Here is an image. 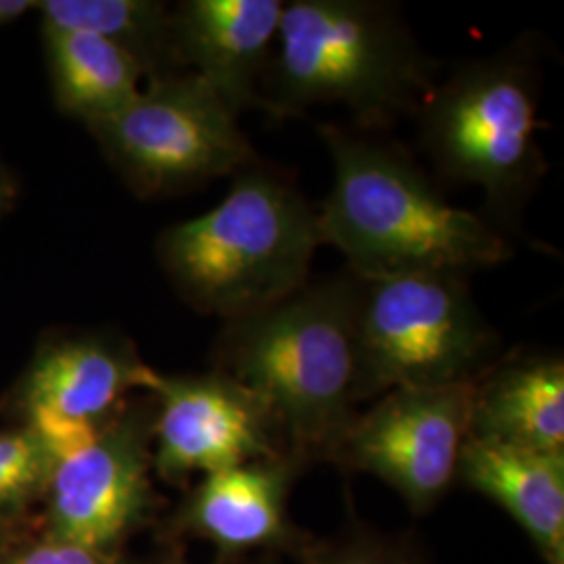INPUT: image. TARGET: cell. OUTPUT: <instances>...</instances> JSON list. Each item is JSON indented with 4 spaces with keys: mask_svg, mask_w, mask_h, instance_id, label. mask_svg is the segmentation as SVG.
<instances>
[{
    "mask_svg": "<svg viewBox=\"0 0 564 564\" xmlns=\"http://www.w3.org/2000/svg\"><path fill=\"white\" fill-rule=\"evenodd\" d=\"M470 437L564 452V364L521 356L489 366L475 383Z\"/></svg>",
    "mask_w": 564,
    "mask_h": 564,
    "instance_id": "15",
    "label": "cell"
},
{
    "mask_svg": "<svg viewBox=\"0 0 564 564\" xmlns=\"http://www.w3.org/2000/svg\"><path fill=\"white\" fill-rule=\"evenodd\" d=\"M302 466L265 458L205 475L178 510L176 529L216 545L224 558L256 550H300L307 538L286 519L291 481Z\"/></svg>",
    "mask_w": 564,
    "mask_h": 564,
    "instance_id": "13",
    "label": "cell"
},
{
    "mask_svg": "<svg viewBox=\"0 0 564 564\" xmlns=\"http://www.w3.org/2000/svg\"><path fill=\"white\" fill-rule=\"evenodd\" d=\"M362 279L351 270L305 284L260 314L224 323L216 370L262 405L282 454L333 460L358 416L356 321Z\"/></svg>",
    "mask_w": 564,
    "mask_h": 564,
    "instance_id": "1",
    "label": "cell"
},
{
    "mask_svg": "<svg viewBox=\"0 0 564 564\" xmlns=\"http://www.w3.org/2000/svg\"><path fill=\"white\" fill-rule=\"evenodd\" d=\"M402 11L384 0H291L260 86L276 118L339 102L364 128L416 113L440 80Z\"/></svg>",
    "mask_w": 564,
    "mask_h": 564,
    "instance_id": "3",
    "label": "cell"
},
{
    "mask_svg": "<svg viewBox=\"0 0 564 564\" xmlns=\"http://www.w3.org/2000/svg\"><path fill=\"white\" fill-rule=\"evenodd\" d=\"M53 464V449L30 426L0 431V523L18 531L42 502Z\"/></svg>",
    "mask_w": 564,
    "mask_h": 564,
    "instance_id": "18",
    "label": "cell"
},
{
    "mask_svg": "<svg viewBox=\"0 0 564 564\" xmlns=\"http://www.w3.org/2000/svg\"><path fill=\"white\" fill-rule=\"evenodd\" d=\"M542 72L533 44L514 41L494 55L464 61L419 107V139L435 172L484 191L481 216L500 232L519 228L540 188Z\"/></svg>",
    "mask_w": 564,
    "mask_h": 564,
    "instance_id": "5",
    "label": "cell"
},
{
    "mask_svg": "<svg viewBox=\"0 0 564 564\" xmlns=\"http://www.w3.org/2000/svg\"><path fill=\"white\" fill-rule=\"evenodd\" d=\"M0 564H128L121 554H107L48 535L15 540L0 552Z\"/></svg>",
    "mask_w": 564,
    "mask_h": 564,
    "instance_id": "20",
    "label": "cell"
},
{
    "mask_svg": "<svg viewBox=\"0 0 564 564\" xmlns=\"http://www.w3.org/2000/svg\"><path fill=\"white\" fill-rule=\"evenodd\" d=\"M282 9V0H186L172 11L181 65L202 76L237 116L260 109Z\"/></svg>",
    "mask_w": 564,
    "mask_h": 564,
    "instance_id": "12",
    "label": "cell"
},
{
    "mask_svg": "<svg viewBox=\"0 0 564 564\" xmlns=\"http://www.w3.org/2000/svg\"><path fill=\"white\" fill-rule=\"evenodd\" d=\"M158 379L160 372L128 343L102 335L69 337L39 349L13 391V408L57 460L118 416L130 393H151Z\"/></svg>",
    "mask_w": 564,
    "mask_h": 564,
    "instance_id": "10",
    "label": "cell"
},
{
    "mask_svg": "<svg viewBox=\"0 0 564 564\" xmlns=\"http://www.w3.org/2000/svg\"><path fill=\"white\" fill-rule=\"evenodd\" d=\"M167 564H181V563H167Z\"/></svg>",
    "mask_w": 564,
    "mask_h": 564,
    "instance_id": "24",
    "label": "cell"
},
{
    "mask_svg": "<svg viewBox=\"0 0 564 564\" xmlns=\"http://www.w3.org/2000/svg\"><path fill=\"white\" fill-rule=\"evenodd\" d=\"M475 383L387 391L356 416L333 463L383 479L416 512H426L458 479Z\"/></svg>",
    "mask_w": 564,
    "mask_h": 564,
    "instance_id": "9",
    "label": "cell"
},
{
    "mask_svg": "<svg viewBox=\"0 0 564 564\" xmlns=\"http://www.w3.org/2000/svg\"><path fill=\"white\" fill-rule=\"evenodd\" d=\"M88 130L142 197L235 176L262 162L239 116L191 69L151 78L123 109Z\"/></svg>",
    "mask_w": 564,
    "mask_h": 564,
    "instance_id": "7",
    "label": "cell"
},
{
    "mask_svg": "<svg viewBox=\"0 0 564 564\" xmlns=\"http://www.w3.org/2000/svg\"><path fill=\"white\" fill-rule=\"evenodd\" d=\"M42 30L55 101L63 113L93 126L141 93L147 69L116 42L78 30Z\"/></svg>",
    "mask_w": 564,
    "mask_h": 564,
    "instance_id": "16",
    "label": "cell"
},
{
    "mask_svg": "<svg viewBox=\"0 0 564 564\" xmlns=\"http://www.w3.org/2000/svg\"><path fill=\"white\" fill-rule=\"evenodd\" d=\"M498 345L468 276L419 272L362 282L356 321L362 402L393 389L473 383L494 366Z\"/></svg>",
    "mask_w": 564,
    "mask_h": 564,
    "instance_id": "6",
    "label": "cell"
},
{
    "mask_svg": "<svg viewBox=\"0 0 564 564\" xmlns=\"http://www.w3.org/2000/svg\"><path fill=\"white\" fill-rule=\"evenodd\" d=\"M321 245L318 209L289 176L258 162L232 176L214 209L170 226L158 256L186 302L232 323L303 289Z\"/></svg>",
    "mask_w": 564,
    "mask_h": 564,
    "instance_id": "4",
    "label": "cell"
},
{
    "mask_svg": "<svg viewBox=\"0 0 564 564\" xmlns=\"http://www.w3.org/2000/svg\"><path fill=\"white\" fill-rule=\"evenodd\" d=\"M458 479L510 512L545 563L564 564V452L468 437Z\"/></svg>",
    "mask_w": 564,
    "mask_h": 564,
    "instance_id": "14",
    "label": "cell"
},
{
    "mask_svg": "<svg viewBox=\"0 0 564 564\" xmlns=\"http://www.w3.org/2000/svg\"><path fill=\"white\" fill-rule=\"evenodd\" d=\"M15 197H18V182L9 172V167L0 162V218L13 207Z\"/></svg>",
    "mask_w": 564,
    "mask_h": 564,
    "instance_id": "21",
    "label": "cell"
},
{
    "mask_svg": "<svg viewBox=\"0 0 564 564\" xmlns=\"http://www.w3.org/2000/svg\"><path fill=\"white\" fill-rule=\"evenodd\" d=\"M297 554L302 564H421L403 545L368 531H349L326 542L305 540Z\"/></svg>",
    "mask_w": 564,
    "mask_h": 564,
    "instance_id": "19",
    "label": "cell"
},
{
    "mask_svg": "<svg viewBox=\"0 0 564 564\" xmlns=\"http://www.w3.org/2000/svg\"><path fill=\"white\" fill-rule=\"evenodd\" d=\"M32 7L36 9V2L32 0H0V28L11 21L20 20L21 15H25Z\"/></svg>",
    "mask_w": 564,
    "mask_h": 564,
    "instance_id": "22",
    "label": "cell"
},
{
    "mask_svg": "<svg viewBox=\"0 0 564 564\" xmlns=\"http://www.w3.org/2000/svg\"><path fill=\"white\" fill-rule=\"evenodd\" d=\"M155 402H128L86 442L61 454L42 498V535L120 554L153 512Z\"/></svg>",
    "mask_w": 564,
    "mask_h": 564,
    "instance_id": "8",
    "label": "cell"
},
{
    "mask_svg": "<svg viewBox=\"0 0 564 564\" xmlns=\"http://www.w3.org/2000/svg\"><path fill=\"white\" fill-rule=\"evenodd\" d=\"M42 28L78 30L116 42L141 61L149 80L181 67L174 13L153 0H44L36 2Z\"/></svg>",
    "mask_w": 564,
    "mask_h": 564,
    "instance_id": "17",
    "label": "cell"
},
{
    "mask_svg": "<svg viewBox=\"0 0 564 564\" xmlns=\"http://www.w3.org/2000/svg\"><path fill=\"white\" fill-rule=\"evenodd\" d=\"M151 395L153 470L163 481L182 484L195 473L284 456L262 405L216 368L205 375H160Z\"/></svg>",
    "mask_w": 564,
    "mask_h": 564,
    "instance_id": "11",
    "label": "cell"
},
{
    "mask_svg": "<svg viewBox=\"0 0 564 564\" xmlns=\"http://www.w3.org/2000/svg\"><path fill=\"white\" fill-rule=\"evenodd\" d=\"M335 181L318 209L333 245L362 281L419 272L470 276L512 258L505 232L456 207L400 147L323 126Z\"/></svg>",
    "mask_w": 564,
    "mask_h": 564,
    "instance_id": "2",
    "label": "cell"
},
{
    "mask_svg": "<svg viewBox=\"0 0 564 564\" xmlns=\"http://www.w3.org/2000/svg\"><path fill=\"white\" fill-rule=\"evenodd\" d=\"M18 538H20L18 531H13V529H9L7 524L0 523V552H2L7 545L13 544Z\"/></svg>",
    "mask_w": 564,
    "mask_h": 564,
    "instance_id": "23",
    "label": "cell"
}]
</instances>
